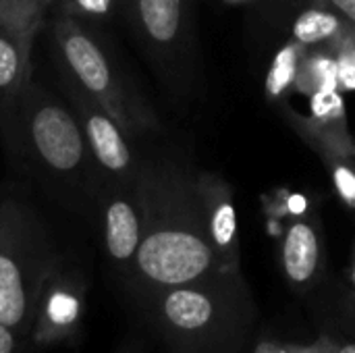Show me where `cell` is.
<instances>
[{"label":"cell","instance_id":"4fadbf2b","mask_svg":"<svg viewBox=\"0 0 355 353\" xmlns=\"http://www.w3.org/2000/svg\"><path fill=\"white\" fill-rule=\"evenodd\" d=\"M131 0H56L50 15L100 27L127 17Z\"/></svg>","mask_w":355,"mask_h":353},{"label":"cell","instance_id":"52a82bcc","mask_svg":"<svg viewBox=\"0 0 355 353\" xmlns=\"http://www.w3.org/2000/svg\"><path fill=\"white\" fill-rule=\"evenodd\" d=\"M87 283L85 277L62 256L50 266L33 312L29 339L40 350H52L73 341L85 316Z\"/></svg>","mask_w":355,"mask_h":353},{"label":"cell","instance_id":"9a60e30c","mask_svg":"<svg viewBox=\"0 0 355 353\" xmlns=\"http://www.w3.org/2000/svg\"><path fill=\"white\" fill-rule=\"evenodd\" d=\"M306 21H302L297 25V37L304 42H314L320 40L329 33H333L337 29V21H333V17H320V15H306Z\"/></svg>","mask_w":355,"mask_h":353},{"label":"cell","instance_id":"30bf717a","mask_svg":"<svg viewBox=\"0 0 355 353\" xmlns=\"http://www.w3.org/2000/svg\"><path fill=\"white\" fill-rule=\"evenodd\" d=\"M200 208L210 243L225 270H241L239 221L233 187L218 175L208 171L196 173Z\"/></svg>","mask_w":355,"mask_h":353},{"label":"cell","instance_id":"277c9868","mask_svg":"<svg viewBox=\"0 0 355 353\" xmlns=\"http://www.w3.org/2000/svg\"><path fill=\"white\" fill-rule=\"evenodd\" d=\"M50 37L56 71L94 98L131 137L158 129V117L119 69L98 27L52 17Z\"/></svg>","mask_w":355,"mask_h":353},{"label":"cell","instance_id":"2e32d148","mask_svg":"<svg viewBox=\"0 0 355 353\" xmlns=\"http://www.w3.org/2000/svg\"><path fill=\"white\" fill-rule=\"evenodd\" d=\"M314 345L320 350V353H355L354 339H345L335 333H320Z\"/></svg>","mask_w":355,"mask_h":353},{"label":"cell","instance_id":"5bb4252c","mask_svg":"<svg viewBox=\"0 0 355 353\" xmlns=\"http://www.w3.org/2000/svg\"><path fill=\"white\" fill-rule=\"evenodd\" d=\"M0 17L29 40H35L37 31L46 23V17L31 0H0Z\"/></svg>","mask_w":355,"mask_h":353},{"label":"cell","instance_id":"6da1fadb","mask_svg":"<svg viewBox=\"0 0 355 353\" xmlns=\"http://www.w3.org/2000/svg\"><path fill=\"white\" fill-rule=\"evenodd\" d=\"M135 185L144 237L127 281L133 295L225 273L204 225L196 173L168 160H141Z\"/></svg>","mask_w":355,"mask_h":353},{"label":"cell","instance_id":"7a4b0ae2","mask_svg":"<svg viewBox=\"0 0 355 353\" xmlns=\"http://www.w3.org/2000/svg\"><path fill=\"white\" fill-rule=\"evenodd\" d=\"M133 298L173 353H245L254 339L258 312L241 270L148 289Z\"/></svg>","mask_w":355,"mask_h":353},{"label":"cell","instance_id":"ba28073f","mask_svg":"<svg viewBox=\"0 0 355 353\" xmlns=\"http://www.w3.org/2000/svg\"><path fill=\"white\" fill-rule=\"evenodd\" d=\"M92 204L98 212L104 252L119 275L129 281L144 237V204L137 185L100 179Z\"/></svg>","mask_w":355,"mask_h":353},{"label":"cell","instance_id":"ac0fdd59","mask_svg":"<svg viewBox=\"0 0 355 353\" xmlns=\"http://www.w3.org/2000/svg\"><path fill=\"white\" fill-rule=\"evenodd\" d=\"M21 335L12 329L0 325V353H19L21 350Z\"/></svg>","mask_w":355,"mask_h":353},{"label":"cell","instance_id":"8fae6325","mask_svg":"<svg viewBox=\"0 0 355 353\" xmlns=\"http://www.w3.org/2000/svg\"><path fill=\"white\" fill-rule=\"evenodd\" d=\"M281 268L289 287L302 295L320 287L327 273V248L316 216H302L287 225L281 243Z\"/></svg>","mask_w":355,"mask_h":353},{"label":"cell","instance_id":"d6986e66","mask_svg":"<svg viewBox=\"0 0 355 353\" xmlns=\"http://www.w3.org/2000/svg\"><path fill=\"white\" fill-rule=\"evenodd\" d=\"M329 6H333L341 19L355 31V0H327Z\"/></svg>","mask_w":355,"mask_h":353},{"label":"cell","instance_id":"9c48e42d","mask_svg":"<svg viewBox=\"0 0 355 353\" xmlns=\"http://www.w3.org/2000/svg\"><path fill=\"white\" fill-rule=\"evenodd\" d=\"M127 19L150 52L152 60L168 71L175 67L187 44L189 2L187 0H131Z\"/></svg>","mask_w":355,"mask_h":353},{"label":"cell","instance_id":"5b68a950","mask_svg":"<svg viewBox=\"0 0 355 353\" xmlns=\"http://www.w3.org/2000/svg\"><path fill=\"white\" fill-rule=\"evenodd\" d=\"M58 256L40 214L21 198H0V325L29 335L42 283Z\"/></svg>","mask_w":355,"mask_h":353},{"label":"cell","instance_id":"7c38bea8","mask_svg":"<svg viewBox=\"0 0 355 353\" xmlns=\"http://www.w3.org/2000/svg\"><path fill=\"white\" fill-rule=\"evenodd\" d=\"M31 52L33 40L0 17V102L17 94L31 79Z\"/></svg>","mask_w":355,"mask_h":353},{"label":"cell","instance_id":"ffe728a7","mask_svg":"<svg viewBox=\"0 0 355 353\" xmlns=\"http://www.w3.org/2000/svg\"><path fill=\"white\" fill-rule=\"evenodd\" d=\"M114 353H146L144 350V345H141V341H137V339H129V341H125L119 350Z\"/></svg>","mask_w":355,"mask_h":353},{"label":"cell","instance_id":"3957f363","mask_svg":"<svg viewBox=\"0 0 355 353\" xmlns=\"http://www.w3.org/2000/svg\"><path fill=\"white\" fill-rule=\"evenodd\" d=\"M0 135L10 156L31 175L92 204L100 175L81 123L64 96L29 79L0 102Z\"/></svg>","mask_w":355,"mask_h":353},{"label":"cell","instance_id":"44dd1931","mask_svg":"<svg viewBox=\"0 0 355 353\" xmlns=\"http://www.w3.org/2000/svg\"><path fill=\"white\" fill-rule=\"evenodd\" d=\"M33 4H35V8L48 19V15H50V10H52V6H54V2L56 0H31Z\"/></svg>","mask_w":355,"mask_h":353},{"label":"cell","instance_id":"7402d4cb","mask_svg":"<svg viewBox=\"0 0 355 353\" xmlns=\"http://www.w3.org/2000/svg\"><path fill=\"white\" fill-rule=\"evenodd\" d=\"M349 52H352V58H354V64H355V37L352 40V44H349Z\"/></svg>","mask_w":355,"mask_h":353},{"label":"cell","instance_id":"e0dca14e","mask_svg":"<svg viewBox=\"0 0 355 353\" xmlns=\"http://www.w3.org/2000/svg\"><path fill=\"white\" fill-rule=\"evenodd\" d=\"M248 353H291L289 343L281 341L272 333H260L258 337L252 339Z\"/></svg>","mask_w":355,"mask_h":353},{"label":"cell","instance_id":"8992f818","mask_svg":"<svg viewBox=\"0 0 355 353\" xmlns=\"http://www.w3.org/2000/svg\"><path fill=\"white\" fill-rule=\"evenodd\" d=\"M58 92L71 104L81 123V131L100 179L121 185H135L141 160L131 146V137L94 98L81 92L62 73H58Z\"/></svg>","mask_w":355,"mask_h":353}]
</instances>
